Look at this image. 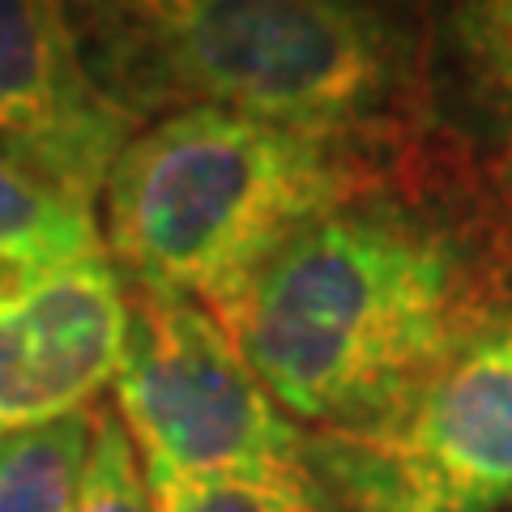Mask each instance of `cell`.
Segmentation results:
<instances>
[{
	"mask_svg": "<svg viewBox=\"0 0 512 512\" xmlns=\"http://www.w3.org/2000/svg\"><path fill=\"white\" fill-rule=\"evenodd\" d=\"M214 316L286 419L325 436L402 406L504 312L453 227L367 197L299 231Z\"/></svg>",
	"mask_w": 512,
	"mask_h": 512,
	"instance_id": "obj_1",
	"label": "cell"
},
{
	"mask_svg": "<svg viewBox=\"0 0 512 512\" xmlns=\"http://www.w3.org/2000/svg\"><path fill=\"white\" fill-rule=\"evenodd\" d=\"M90 73L137 124L175 111L384 137L419 90V43L342 0H137L73 9Z\"/></svg>",
	"mask_w": 512,
	"mask_h": 512,
	"instance_id": "obj_2",
	"label": "cell"
},
{
	"mask_svg": "<svg viewBox=\"0 0 512 512\" xmlns=\"http://www.w3.org/2000/svg\"><path fill=\"white\" fill-rule=\"evenodd\" d=\"M384 137L312 133L235 111L137 128L103 184V248L133 286L218 312L325 214L380 197Z\"/></svg>",
	"mask_w": 512,
	"mask_h": 512,
	"instance_id": "obj_3",
	"label": "cell"
},
{
	"mask_svg": "<svg viewBox=\"0 0 512 512\" xmlns=\"http://www.w3.org/2000/svg\"><path fill=\"white\" fill-rule=\"evenodd\" d=\"M111 384L116 419L146 478L214 483L308 466V436L197 299L133 286L128 342Z\"/></svg>",
	"mask_w": 512,
	"mask_h": 512,
	"instance_id": "obj_4",
	"label": "cell"
},
{
	"mask_svg": "<svg viewBox=\"0 0 512 512\" xmlns=\"http://www.w3.org/2000/svg\"><path fill=\"white\" fill-rule=\"evenodd\" d=\"M308 466L346 512L512 508V312L376 423L308 436Z\"/></svg>",
	"mask_w": 512,
	"mask_h": 512,
	"instance_id": "obj_5",
	"label": "cell"
},
{
	"mask_svg": "<svg viewBox=\"0 0 512 512\" xmlns=\"http://www.w3.org/2000/svg\"><path fill=\"white\" fill-rule=\"evenodd\" d=\"M137 120L90 73L69 9L0 0V158L94 205Z\"/></svg>",
	"mask_w": 512,
	"mask_h": 512,
	"instance_id": "obj_6",
	"label": "cell"
},
{
	"mask_svg": "<svg viewBox=\"0 0 512 512\" xmlns=\"http://www.w3.org/2000/svg\"><path fill=\"white\" fill-rule=\"evenodd\" d=\"M128 342V286L111 256L0 286V440L94 406Z\"/></svg>",
	"mask_w": 512,
	"mask_h": 512,
	"instance_id": "obj_7",
	"label": "cell"
},
{
	"mask_svg": "<svg viewBox=\"0 0 512 512\" xmlns=\"http://www.w3.org/2000/svg\"><path fill=\"white\" fill-rule=\"evenodd\" d=\"M94 205L0 158V286L103 256Z\"/></svg>",
	"mask_w": 512,
	"mask_h": 512,
	"instance_id": "obj_8",
	"label": "cell"
},
{
	"mask_svg": "<svg viewBox=\"0 0 512 512\" xmlns=\"http://www.w3.org/2000/svg\"><path fill=\"white\" fill-rule=\"evenodd\" d=\"M436 60L461 120L512 154V0L444 9Z\"/></svg>",
	"mask_w": 512,
	"mask_h": 512,
	"instance_id": "obj_9",
	"label": "cell"
},
{
	"mask_svg": "<svg viewBox=\"0 0 512 512\" xmlns=\"http://www.w3.org/2000/svg\"><path fill=\"white\" fill-rule=\"evenodd\" d=\"M94 406L0 440V512H77Z\"/></svg>",
	"mask_w": 512,
	"mask_h": 512,
	"instance_id": "obj_10",
	"label": "cell"
},
{
	"mask_svg": "<svg viewBox=\"0 0 512 512\" xmlns=\"http://www.w3.org/2000/svg\"><path fill=\"white\" fill-rule=\"evenodd\" d=\"M146 487L154 512H342L312 466L265 478H214V483L146 478Z\"/></svg>",
	"mask_w": 512,
	"mask_h": 512,
	"instance_id": "obj_11",
	"label": "cell"
},
{
	"mask_svg": "<svg viewBox=\"0 0 512 512\" xmlns=\"http://www.w3.org/2000/svg\"><path fill=\"white\" fill-rule=\"evenodd\" d=\"M77 512H154L146 470L116 410H94V440L82 474Z\"/></svg>",
	"mask_w": 512,
	"mask_h": 512,
	"instance_id": "obj_12",
	"label": "cell"
},
{
	"mask_svg": "<svg viewBox=\"0 0 512 512\" xmlns=\"http://www.w3.org/2000/svg\"><path fill=\"white\" fill-rule=\"evenodd\" d=\"M495 184H500V201H504V214L512 222V154H504L500 171H495Z\"/></svg>",
	"mask_w": 512,
	"mask_h": 512,
	"instance_id": "obj_13",
	"label": "cell"
}]
</instances>
